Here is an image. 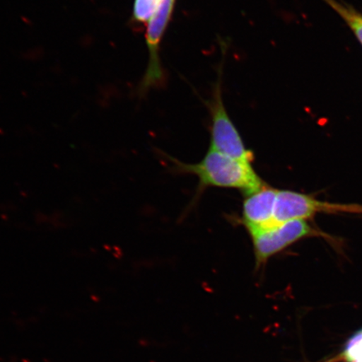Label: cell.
<instances>
[{"label":"cell","mask_w":362,"mask_h":362,"mask_svg":"<svg viewBox=\"0 0 362 362\" xmlns=\"http://www.w3.org/2000/svg\"><path fill=\"white\" fill-rule=\"evenodd\" d=\"M176 169L181 173L197 176L202 187L237 189L245 196L267 185L250 163L235 160L211 148L197 164L176 162Z\"/></svg>","instance_id":"cell-1"},{"label":"cell","mask_w":362,"mask_h":362,"mask_svg":"<svg viewBox=\"0 0 362 362\" xmlns=\"http://www.w3.org/2000/svg\"><path fill=\"white\" fill-rule=\"evenodd\" d=\"M255 250L257 268L300 240L318 234L306 221L294 220L275 223L249 233Z\"/></svg>","instance_id":"cell-2"},{"label":"cell","mask_w":362,"mask_h":362,"mask_svg":"<svg viewBox=\"0 0 362 362\" xmlns=\"http://www.w3.org/2000/svg\"><path fill=\"white\" fill-rule=\"evenodd\" d=\"M320 212L333 214H362V206L320 202L305 194L278 189L275 202V223L294 220L306 221Z\"/></svg>","instance_id":"cell-3"},{"label":"cell","mask_w":362,"mask_h":362,"mask_svg":"<svg viewBox=\"0 0 362 362\" xmlns=\"http://www.w3.org/2000/svg\"><path fill=\"white\" fill-rule=\"evenodd\" d=\"M211 142L210 148L226 156L251 163L255 155L244 144L236 127L226 111L220 88H217L211 105Z\"/></svg>","instance_id":"cell-4"},{"label":"cell","mask_w":362,"mask_h":362,"mask_svg":"<svg viewBox=\"0 0 362 362\" xmlns=\"http://www.w3.org/2000/svg\"><path fill=\"white\" fill-rule=\"evenodd\" d=\"M278 189L266 187L247 194L243 202L242 223L248 230L269 228L275 224L274 211Z\"/></svg>","instance_id":"cell-5"},{"label":"cell","mask_w":362,"mask_h":362,"mask_svg":"<svg viewBox=\"0 0 362 362\" xmlns=\"http://www.w3.org/2000/svg\"><path fill=\"white\" fill-rule=\"evenodd\" d=\"M175 0H162L155 15L148 21L147 30V43L149 51V63L146 74V86L156 83L162 78V70L158 59V47L167 25L173 12Z\"/></svg>","instance_id":"cell-6"},{"label":"cell","mask_w":362,"mask_h":362,"mask_svg":"<svg viewBox=\"0 0 362 362\" xmlns=\"http://www.w3.org/2000/svg\"><path fill=\"white\" fill-rule=\"evenodd\" d=\"M325 1L346 22V24L349 25L362 45V16L351 10V8L342 6V4L337 2L336 0H325Z\"/></svg>","instance_id":"cell-7"},{"label":"cell","mask_w":362,"mask_h":362,"mask_svg":"<svg viewBox=\"0 0 362 362\" xmlns=\"http://www.w3.org/2000/svg\"><path fill=\"white\" fill-rule=\"evenodd\" d=\"M162 0H135L134 16L136 21L147 22L151 20Z\"/></svg>","instance_id":"cell-8"},{"label":"cell","mask_w":362,"mask_h":362,"mask_svg":"<svg viewBox=\"0 0 362 362\" xmlns=\"http://www.w3.org/2000/svg\"><path fill=\"white\" fill-rule=\"evenodd\" d=\"M346 352L351 361L362 362V332L348 344Z\"/></svg>","instance_id":"cell-9"}]
</instances>
